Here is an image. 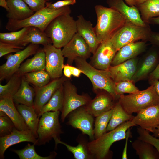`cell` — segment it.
<instances>
[{"label": "cell", "instance_id": "15", "mask_svg": "<svg viewBox=\"0 0 159 159\" xmlns=\"http://www.w3.org/2000/svg\"><path fill=\"white\" fill-rule=\"evenodd\" d=\"M69 117L68 124L87 135L90 138L95 139L93 124V116L86 110L85 106L72 112Z\"/></svg>", "mask_w": 159, "mask_h": 159}, {"label": "cell", "instance_id": "45", "mask_svg": "<svg viewBox=\"0 0 159 159\" xmlns=\"http://www.w3.org/2000/svg\"><path fill=\"white\" fill-rule=\"evenodd\" d=\"M76 3V0H63L57 1L54 3H46V6L52 9H56L70 5H73Z\"/></svg>", "mask_w": 159, "mask_h": 159}, {"label": "cell", "instance_id": "36", "mask_svg": "<svg viewBox=\"0 0 159 159\" xmlns=\"http://www.w3.org/2000/svg\"><path fill=\"white\" fill-rule=\"evenodd\" d=\"M28 44L32 43L36 44H42L43 46L52 44L51 39L44 32L42 31L38 28L31 26L25 39Z\"/></svg>", "mask_w": 159, "mask_h": 159}, {"label": "cell", "instance_id": "22", "mask_svg": "<svg viewBox=\"0 0 159 159\" xmlns=\"http://www.w3.org/2000/svg\"><path fill=\"white\" fill-rule=\"evenodd\" d=\"M146 41H141L127 44L120 48L113 59L111 66L119 64L128 60L136 57L145 51Z\"/></svg>", "mask_w": 159, "mask_h": 159}, {"label": "cell", "instance_id": "7", "mask_svg": "<svg viewBox=\"0 0 159 159\" xmlns=\"http://www.w3.org/2000/svg\"><path fill=\"white\" fill-rule=\"evenodd\" d=\"M152 32L149 24L140 26L127 21L110 40L117 51L123 46L131 42L140 40L148 41Z\"/></svg>", "mask_w": 159, "mask_h": 159}, {"label": "cell", "instance_id": "47", "mask_svg": "<svg viewBox=\"0 0 159 159\" xmlns=\"http://www.w3.org/2000/svg\"><path fill=\"white\" fill-rule=\"evenodd\" d=\"M148 41L153 45L159 47V32L152 31Z\"/></svg>", "mask_w": 159, "mask_h": 159}, {"label": "cell", "instance_id": "46", "mask_svg": "<svg viewBox=\"0 0 159 159\" xmlns=\"http://www.w3.org/2000/svg\"><path fill=\"white\" fill-rule=\"evenodd\" d=\"M148 78L149 82L151 85L159 80V62L156 68L150 74Z\"/></svg>", "mask_w": 159, "mask_h": 159}, {"label": "cell", "instance_id": "14", "mask_svg": "<svg viewBox=\"0 0 159 159\" xmlns=\"http://www.w3.org/2000/svg\"><path fill=\"white\" fill-rule=\"evenodd\" d=\"M62 52L64 57L67 58V64L70 65L77 58L87 59L91 53L88 45L77 33L63 47Z\"/></svg>", "mask_w": 159, "mask_h": 159}, {"label": "cell", "instance_id": "8", "mask_svg": "<svg viewBox=\"0 0 159 159\" xmlns=\"http://www.w3.org/2000/svg\"><path fill=\"white\" fill-rule=\"evenodd\" d=\"M60 112H47L41 115L37 130L38 137L36 145H44L52 138L60 139V135L62 133L59 121Z\"/></svg>", "mask_w": 159, "mask_h": 159}, {"label": "cell", "instance_id": "19", "mask_svg": "<svg viewBox=\"0 0 159 159\" xmlns=\"http://www.w3.org/2000/svg\"><path fill=\"white\" fill-rule=\"evenodd\" d=\"M138 61L137 57L128 60L117 65L109 67L110 76L115 82L132 81L136 71Z\"/></svg>", "mask_w": 159, "mask_h": 159}, {"label": "cell", "instance_id": "42", "mask_svg": "<svg viewBox=\"0 0 159 159\" xmlns=\"http://www.w3.org/2000/svg\"><path fill=\"white\" fill-rule=\"evenodd\" d=\"M139 136L137 138L152 144L157 150L159 154V139L151 135L149 132L140 127L137 128Z\"/></svg>", "mask_w": 159, "mask_h": 159}, {"label": "cell", "instance_id": "52", "mask_svg": "<svg viewBox=\"0 0 159 159\" xmlns=\"http://www.w3.org/2000/svg\"><path fill=\"white\" fill-rule=\"evenodd\" d=\"M0 6L5 9L7 12L9 11V8L6 0H0Z\"/></svg>", "mask_w": 159, "mask_h": 159}, {"label": "cell", "instance_id": "24", "mask_svg": "<svg viewBox=\"0 0 159 159\" xmlns=\"http://www.w3.org/2000/svg\"><path fill=\"white\" fill-rule=\"evenodd\" d=\"M0 111L7 115L17 129L20 130L29 129L17 110L12 97H6L0 99Z\"/></svg>", "mask_w": 159, "mask_h": 159}, {"label": "cell", "instance_id": "38", "mask_svg": "<svg viewBox=\"0 0 159 159\" xmlns=\"http://www.w3.org/2000/svg\"><path fill=\"white\" fill-rule=\"evenodd\" d=\"M28 143L25 148L20 150H13L16 154L20 159H51L56 155V153L53 152L48 156L42 157L37 154L36 152L34 145Z\"/></svg>", "mask_w": 159, "mask_h": 159}, {"label": "cell", "instance_id": "4", "mask_svg": "<svg viewBox=\"0 0 159 159\" xmlns=\"http://www.w3.org/2000/svg\"><path fill=\"white\" fill-rule=\"evenodd\" d=\"M70 7L66 6L56 9H52L46 6L25 19L19 21L8 19L6 28L10 32L19 30L26 27H37L44 32L49 23L58 16L64 14H70Z\"/></svg>", "mask_w": 159, "mask_h": 159}, {"label": "cell", "instance_id": "11", "mask_svg": "<svg viewBox=\"0 0 159 159\" xmlns=\"http://www.w3.org/2000/svg\"><path fill=\"white\" fill-rule=\"evenodd\" d=\"M45 54V70L51 79L59 78L63 76L64 58L62 50L57 48L52 44L44 46Z\"/></svg>", "mask_w": 159, "mask_h": 159}, {"label": "cell", "instance_id": "35", "mask_svg": "<svg viewBox=\"0 0 159 159\" xmlns=\"http://www.w3.org/2000/svg\"><path fill=\"white\" fill-rule=\"evenodd\" d=\"M29 83L36 87H42L50 82L51 79L45 70L28 73L22 76Z\"/></svg>", "mask_w": 159, "mask_h": 159}, {"label": "cell", "instance_id": "21", "mask_svg": "<svg viewBox=\"0 0 159 159\" xmlns=\"http://www.w3.org/2000/svg\"><path fill=\"white\" fill-rule=\"evenodd\" d=\"M106 2L109 7L119 12L127 21L140 26H145L149 24L142 19L135 6H128L123 0H107Z\"/></svg>", "mask_w": 159, "mask_h": 159}, {"label": "cell", "instance_id": "43", "mask_svg": "<svg viewBox=\"0 0 159 159\" xmlns=\"http://www.w3.org/2000/svg\"><path fill=\"white\" fill-rule=\"evenodd\" d=\"M24 48V47L0 42V57L10 53L17 52Z\"/></svg>", "mask_w": 159, "mask_h": 159}, {"label": "cell", "instance_id": "3", "mask_svg": "<svg viewBox=\"0 0 159 159\" xmlns=\"http://www.w3.org/2000/svg\"><path fill=\"white\" fill-rule=\"evenodd\" d=\"M53 45L61 49L77 33L76 21L70 14L59 15L54 18L44 31Z\"/></svg>", "mask_w": 159, "mask_h": 159}, {"label": "cell", "instance_id": "12", "mask_svg": "<svg viewBox=\"0 0 159 159\" xmlns=\"http://www.w3.org/2000/svg\"><path fill=\"white\" fill-rule=\"evenodd\" d=\"M159 62V47L154 45L138 61L136 71L132 79L134 83L148 77Z\"/></svg>", "mask_w": 159, "mask_h": 159}, {"label": "cell", "instance_id": "31", "mask_svg": "<svg viewBox=\"0 0 159 159\" xmlns=\"http://www.w3.org/2000/svg\"><path fill=\"white\" fill-rule=\"evenodd\" d=\"M31 27H26L21 29L10 32L0 33V42L10 44L19 47L27 45L25 41L26 35Z\"/></svg>", "mask_w": 159, "mask_h": 159}, {"label": "cell", "instance_id": "6", "mask_svg": "<svg viewBox=\"0 0 159 159\" xmlns=\"http://www.w3.org/2000/svg\"><path fill=\"white\" fill-rule=\"evenodd\" d=\"M118 101L127 113L132 115L148 107L159 105V96L152 85L137 93L121 95Z\"/></svg>", "mask_w": 159, "mask_h": 159}, {"label": "cell", "instance_id": "56", "mask_svg": "<svg viewBox=\"0 0 159 159\" xmlns=\"http://www.w3.org/2000/svg\"><path fill=\"white\" fill-rule=\"evenodd\" d=\"M135 2L136 5L143 3L148 0H133Z\"/></svg>", "mask_w": 159, "mask_h": 159}, {"label": "cell", "instance_id": "41", "mask_svg": "<svg viewBox=\"0 0 159 159\" xmlns=\"http://www.w3.org/2000/svg\"><path fill=\"white\" fill-rule=\"evenodd\" d=\"M15 127L10 118L4 112L0 111V137L9 134Z\"/></svg>", "mask_w": 159, "mask_h": 159}, {"label": "cell", "instance_id": "48", "mask_svg": "<svg viewBox=\"0 0 159 159\" xmlns=\"http://www.w3.org/2000/svg\"><path fill=\"white\" fill-rule=\"evenodd\" d=\"M128 129L126 132V137L125 139V144L122 152V159H127L128 157L127 154V147L128 144V140L130 137V129Z\"/></svg>", "mask_w": 159, "mask_h": 159}, {"label": "cell", "instance_id": "1", "mask_svg": "<svg viewBox=\"0 0 159 159\" xmlns=\"http://www.w3.org/2000/svg\"><path fill=\"white\" fill-rule=\"evenodd\" d=\"M95 9L97 22L94 28L97 40L100 44L110 39L125 25L127 20L119 12L112 8L96 5Z\"/></svg>", "mask_w": 159, "mask_h": 159}, {"label": "cell", "instance_id": "44", "mask_svg": "<svg viewBox=\"0 0 159 159\" xmlns=\"http://www.w3.org/2000/svg\"><path fill=\"white\" fill-rule=\"evenodd\" d=\"M34 12L39 11L46 6V0H23Z\"/></svg>", "mask_w": 159, "mask_h": 159}, {"label": "cell", "instance_id": "17", "mask_svg": "<svg viewBox=\"0 0 159 159\" xmlns=\"http://www.w3.org/2000/svg\"><path fill=\"white\" fill-rule=\"evenodd\" d=\"M67 78L64 75L59 78L53 79L42 87H34L35 92L34 108L38 115L42 107L48 102L57 90Z\"/></svg>", "mask_w": 159, "mask_h": 159}, {"label": "cell", "instance_id": "25", "mask_svg": "<svg viewBox=\"0 0 159 159\" xmlns=\"http://www.w3.org/2000/svg\"><path fill=\"white\" fill-rule=\"evenodd\" d=\"M9 10L6 14L8 19L22 20L28 18L34 12L23 0H6Z\"/></svg>", "mask_w": 159, "mask_h": 159}, {"label": "cell", "instance_id": "54", "mask_svg": "<svg viewBox=\"0 0 159 159\" xmlns=\"http://www.w3.org/2000/svg\"><path fill=\"white\" fill-rule=\"evenodd\" d=\"M153 136L155 137H159V125L152 132Z\"/></svg>", "mask_w": 159, "mask_h": 159}, {"label": "cell", "instance_id": "37", "mask_svg": "<svg viewBox=\"0 0 159 159\" xmlns=\"http://www.w3.org/2000/svg\"><path fill=\"white\" fill-rule=\"evenodd\" d=\"M113 108L96 117L94 128L95 139L99 138L106 132L107 127L112 113Z\"/></svg>", "mask_w": 159, "mask_h": 159}, {"label": "cell", "instance_id": "29", "mask_svg": "<svg viewBox=\"0 0 159 159\" xmlns=\"http://www.w3.org/2000/svg\"><path fill=\"white\" fill-rule=\"evenodd\" d=\"M132 145L139 159H159L158 151L149 143L137 138L132 142Z\"/></svg>", "mask_w": 159, "mask_h": 159}, {"label": "cell", "instance_id": "18", "mask_svg": "<svg viewBox=\"0 0 159 159\" xmlns=\"http://www.w3.org/2000/svg\"><path fill=\"white\" fill-rule=\"evenodd\" d=\"M37 141V138L30 129L20 130L15 127L9 134L0 137V159L4 158L5 151L8 148L14 145L28 142L36 145Z\"/></svg>", "mask_w": 159, "mask_h": 159}, {"label": "cell", "instance_id": "32", "mask_svg": "<svg viewBox=\"0 0 159 159\" xmlns=\"http://www.w3.org/2000/svg\"><path fill=\"white\" fill-rule=\"evenodd\" d=\"M64 100V89L63 84L54 92L48 102L41 108L38 115L39 118L47 112H62Z\"/></svg>", "mask_w": 159, "mask_h": 159}, {"label": "cell", "instance_id": "49", "mask_svg": "<svg viewBox=\"0 0 159 159\" xmlns=\"http://www.w3.org/2000/svg\"><path fill=\"white\" fill-rule=\"evenodd\" d=\"M64 75L68 78H70L72 75L71 65L67 64L64 65L63 68Z\"/></svg>", "mask_w": 159, "mask_h": 159}, {"label": "cell", "instance_id": "51", "mask_svg": "<svg viewBox=\"0 0 159 159\" xmlns=\"http://www.w3.org/2000/svg\"><path fill=\"white\" fill-rule=\"evenodd\" d=\"M148 23L149 24L159 25V16L150 19L148 21Z\"/></svg>", "mask_w": 159, "mask_h": 159}, {"label": "cell", "instance_id": "57", "mask_svg": "<svg viewBox=\"0 0 159 159\" xmlns=\"http://www.w3.org/2000/svg\"><path fill=\"white\" fill-rule=\"evenodd\" d=\"M51 0H46V1H51Z\"/></svg>", "mask_w": 159, "mask_h": 159}, {"label": "cell", "instance_id": "10", "mask_svg": "<svg viewBox=\"0 0 159 159\" xmlns=\"http://www.w3.org/2000/svg\"><path fill=\"white\" fill-rule=\"evenodd\" d=\"M63 85L64 100L61 115L62 122L64 121L70 113L80 107L85 105L91 100L88 96L78 94L76 87L67 80Z\"/></svg>", "mask_w": 159, "mask_h": 159}, {"label": "cell", "instance_id": "2", "mask_svg": "<svg viewBox=\"0 0 159 159\" xmlns=\"http://www.w3.org/2000/svg\"><path fill=\"white\" fill-rule=\"evenodd\" d=\"M135 126L131 120H129L89 142L87 148L91 157L97 159L107 158L112 145L115 142L125 139L127 130Z\"/></svg>", "mask_w": 159, "mask_h": 159}, {"label": "cell", "instance_id": "53", "mask_svg": "<svg viewBox=\"0 0 159 159\" xmlns=\"http://www.w3.org/2000/svg\"><path fill=\"white\" fill-rule=\"evenodd\" d=\"M152 85H153L156 92L159 96V80L155 82Z\"/></svg>", "mask_w": 159, "mask_h": 159}, {"label": "cell", "instance_id": "26", "mask_svg": "<svg viewBox=\"0 0 159 159\" xmlns=\"http://www.w3.org/2000/svg\"><path fill=\"white\" fill-rule=\"evenodd\" d=\"M45 69V54L42 49H39L32 57L27 59L21 64L16 73L22 76L28 73Z\"/></svg>", "mask_w": 159, "mask_h": 159}, {"label": "cell", "instance_id": "5", "mask_svg": "<svg viewBox=\"0 0 159 159\" xmlns=\"http://www.w3.org/2000/svg\"><path fill=\"white\" fill-rule=\"evenodd\" d=\"M74 61L77 67L89 79L94 90H104L110 94L115 100H119L120 96L117 95L115 92V82L111 78L108 70L98 69L84 58L78 57Z\"/></svg>", "mask_w": 159, "mask_h": 159}, {"label": "cell", "instance_id": "20", "mask_svg": "<svg viewBox=\"0 0 159 159\" xmlns=\"http://www.w3.org/2000/svg\"><path fill=\"white\" fill-rule=\"evenodd\" d=\"M115 100L108 92H101L91 100L85 105L87 111L93 117H96L101 114L108 111L114 107Z\"/></svg>", "mask_w": 159, "mask_h": 159}, {"label": "cell", "instance_id": "30", "mask_svg": "<svg viewBox=\"0 0 159 159\" xmlns=\"http://www.w3.org/2000/svg\"><path fill=\"white\" fill-rule=\"evenodd\" d=\"M133 117L132 115L127 113L118 101L113 107L106 132L114 130L123 123L131 120Z\"/></svg>", "mask_w": 159, "mask_h": 159}, {"label": "cell", "instance_id": "55", "mask_svg": "<svg viewBox=\"0 0 159 159\" xmlns=\"http://www.w3.org/2000/svg\"><path fill=\"white\" fill-rule=\"evenodd\" d=\"M126 4L130 6H135L136 4L133 0H125Z\"/></svg>", "mask_w": 159, "mask_h": 159}, {"label": "cell", "instance_id": "16", "mask_svg": "<svg viewBox=\"0 0 159 159\" xmlns=\"http://www.w3.org/2000/svg\"><path fill=\"white\" fill-rule=\"evenodd\" d=\"M131 120L135 126L152 132L159 125V105L140 110Z\"/></svg>", "mask_w": 159, "mask_h": 159}, {"label": "cell", "instance_id": "33", "mask_svg": "<svg viewBox=\"0 0 159 159\" xmlns=\"http://www.w3.org/2000/svg\"><path fill=\"white\" fill-rule=\"evenodd\" d=\"M135 6L142 19L145 23H148V21L151 18L159 16V0H148Z\"/></svg>", "mask_w": 159, "mask_h": 159}, {"label": "cell", "instance_id": "34", "mask_svg": "<svg viewBox=\"0 0 159 159\" xmlns=\"http://www.w3.org/2000/svg\"><path fill=\"white\" fill-rule=\"evenodd\" d=\"M22 77L15 73L9 78L6 84H0V99L13 97L21 86Z\"/></svg>", "mask_w": 159, "mask_h": 159}, {"label": "cell", "instance_id": "13", "mask_svg": "<svg viewBox=\"0 0 159 159\" xmlns=\"http://www.w3.org/2000/svg\"><path fill=\"white\" fill-rule=\"evenodd\" d=\"M117 52L110 39L105 41L99 44L90 63L98 69L108 70Z\"/></svg>", "mask_w": 159, "mask_h": 159}, {"label": "cell", "instance_id": "27", "mask_svg": "<svg viewBox=\"0 0 159 159\" xmlns=\"http://www.w3.org/2000/svg\"><path fill=\"white\" fill-rule=\"evenodd\" d=\"M29 83L22 77L21 86L12 97L15 104H21L34 107L35 95L34 87L30 86Z\"/></svg>", "mask_w": 159, "mask_h": 159}, {"label": "cell", "instance_id": "28", "mask_svg": "<svg viewBox=\"0 0 159 159\" xmlns=\"http://www.w3.org/2000/svg\"><path fill=\"white\" fill-rule=\"evenodd\" d=\"M16 107L29 128L37 138V130L39 118L34 107L15 104Z\"/></svg>", "mask_w": 159, "mask_h": 159}, {"label": "cell", "instance_id": "50", "mask_svg": "<svg viewBox=\"0 0 159 159\" xmlns=\"http://www.w3.org/2000/svg\"><path fill=\"white\" fill-rule=\"evenodd\" d=\"M71 69L72 75L79 77L81 74L82 73V71L78 68L71 66Z\"/></svg>", "mask_w": 159, "mask_h": 159}, {"label": "cell", "instance_id": "40", "mask_svg": "<svg viewBox=\"0 0 159 159\" xmlns=\"http://www.w3.org/2000/svg\"><path fill=\"white\" fill-rule=\"evenodd\" d=\"M115 90L116 94L119 96L126 93H136L140 91L132 81L128 80L115 82Z\"/></svg>", "mask_w": 159, "mask_h": 159}, {"label": "cell", "instance_id": "39", "mask_svg": "<svg viewBox=\"0 0 159 159\" xmlns=\"http://www.w3.org/2000/svg\"><path fill=\"white\" fill-rule=\"evenodd\" d=\"M54 139L55 142L56 146L58 144L64 145L68 150L73 153L74 158L76 159H87L91 158L87 148L86 149L84 145L82 143H79L76 146H73L61 141L58 138Z\"/></svg>", "mask_w": 159, "mask_h": 159}, {"label": "cell", "instance_id": "9", "mask_svg": "<svg viewBox=\"0 0 159 159\" xmlns=\"http://www.w3.org/2000/svg\"><path fill=\"white\" fill-rule=\"evenodd\" d=\"M39 46L30 44L25 48L6 57V62L0 66V81L9 78L19 69L21 64L29 56L35 54L39 49Z\"/></svg>", "mask_w": 159, "mask_h": 159}, {"label": "cell", "instance_id": "23", "mask_svg": "<svg viewBox=\"0 0 159 159\" xmlns=\"http://www.w3.org/2000/svg\"><path fill=\"white\" fill-rule=\"evenodd\" d=\"M76 21L77 33L88 45L91 53L93 54L100 43L97 37L94 28L90 21L86 20L82 15L77 16Z\"/></svg>", "mask_w": 159, "mask_h": 159}]
</instances>
